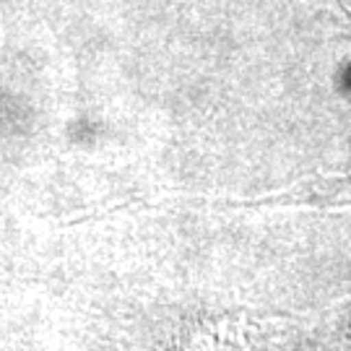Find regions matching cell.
Wrapping results in <instances>:
<instances>
[{"mask_svg": "<svg viewBox=\"0 0 351 351\" xmlns=\"http://www.w3.org/2000/svg\"><path fill=\"white\" fill-rule=\"evenodd\" d=\"M271 203H313V206H351V175L315 180L310 185L289 190L271 198Z\"/></svg>", "mask_w": 351, "mask_h": 351, "instance_id": "1", "label": "cell"}]
</instances>
